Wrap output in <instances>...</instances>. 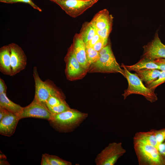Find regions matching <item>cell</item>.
Instances as JSON below:
<instances>
[{
	"instance_id": "d590c367",
	"label": "cell",
	"mask_w": 165,
	"mask_h": 165,
	"mask_svg": "<svg viewBox=\"0 0 165 165\" xmlns=\"http://www.w3.org/2000/svg\"><path fill=\"white\" fill-rule=\"evenodd\" d=\"M41 164V165H50L47 159L44 154L42 155Z\"/></svg>"
},
{
	"instance_id": "9c48e42d",
	"label": "cell",
	"mask_w": 165,
	"mask_h": 165,
	"mask_svg": "<svg viewBox=\"0 0 165 165\" xmlns=\"http://www.w3.org/2000/svg\"><path fill=\"white\" fill-rule=\"evenodd\" d=\"M11 50L12 76L24 70L27 65V58L22 48L15 43L9 44Z\"/></svg>"
},
{
	"instance_id": "52a82bcc",
	"label": "cell",
	"mask_w": 165,
	"mask_h": 165,
	"mask_svg": "<svg viewBox=\"0 0 165 165\" xmlns=\"http://www.w3.org/2000/svg\"><path fill=\"white\" fill-rule=\"evenodd\" d=\"M94 71L107 73H119L125 77L124 69H122L116 61L112 51L100 56L93 64Z\"/></svg>"
},
{
	"instance_id": "5bb4252c",
	"label": "cell",
	"mask_w": 165,
	"mask_h": 165,
	"mask_svg": "<svg viewBox=\"0 0 165 165\" xmlns=\"http://www.w3.org/2000/svg\"><path fill=\"white\" fill-rule=\"evenodd\" d=\"M113 18L106 9L97 13L90 22L96 30H102L112 24Z\"/></svg>"
},
{
	"instance_id": "4fadbf2b",
	"label": "cell",
	"mask_w": 165,
	"mask_h": 165,
	"mask_svg": "<svg viewBox=\"0 0 165 165\" xmlns=\"http://www.w3.org/2000/svg\"><path fill=\"white\" fill-rule=\"evenodd\" d=\"M66 73L67 77L72 78L82 74L84 68L76 59L71 47L66 57Z\"/></svg>"
},
{
	"instance_id": "d4e9b609",
	"label": "cell",
	"mask_w": 165,
	"mask_h": 165,
	"mask_svg": "<svg viewBox=\"0 0 165 165\" xmlns=\"http://www.w3.org/2000/svg\"><path fill=\"white\" fill-rule=\"evenodd\" d=\"M64 101L63 97L57 96L50 97L45 103L47 107H53L60 104Z\"/></svg>"
},
{
	"instance_id": "8992f818",
	"label": "cell",
	"mask_w": 165,
	"mask_h": 165,
	"mask_svg": "<svg viewBox=\"0 0 165 165\" xmlns=\"http://www.w3.org/2000/svg\"><path fill=\"white\" fill-rule=\"evenodd\" d=\"M98 0H53L70 16L75 18L92 7Z\"/></svg>"
},
{
	"instance_id": "ffe728a7",
	"label": "cell",
	"mask_w": 165,
	"mask_h": 165,
	"mask_svg": "<svg viewBox=\"0 0 165 165\" xmlns=\"http://www.w3.org/2000/svg\"><path fill=\"white\" fill-rule=\"evenodd\" d=\"M96 33V30L91 23L87 22L83 24L79 34L86 44L93 38Z\"/></svg>"
},
{
	"instance_id": "cb8c5ba5",
	"label": "cell",
	"mask_w": 165,
	"mask_h": 165,
	"mask_svg": "<svg viewBox=\"0 0 165 165\" xmlns=\"http://www.w3.org/2000/svg\"><path fill=\"white\" fill-rule=\"evenodd\" d=\"M165 82V72L161 71L158 78L146 86L154 91L155 89L159 86Z\"/></svg>"
},
{
	"instance_id": "6da1fadb",
	"label": "cell",
	"mask_w": 165,
	"mask_h": 165,
	"mask_svg": "<svg viewBox=\"0 0 165 165\" xmlns=\"http://www.w3.org/2000/svg\"><path fill=\"white\" fill-rule=\"evenodd\" d=\"M88 114L70 108L59 114L52 115L48 121L57 131L62 133L72 132L88 117Z\"/></svg>"
},
{
	"instance_id": "30bf717a",
	"label": "cell",
	"mask_w": 165,
	"mask_h": 165,
	"mask_svg": "<svg viewBox=\"0 0 165 165\" xmlns=\"http://www.w3.org/2000/svg\"><path fill=\"white\" fill-rule=\"evenodd\" d=\"M143 58L155 60L165 58V45L156 34L152 41L144 47Z\"/></svg>"
},
{
	"instance_id": "7c38bea8",
	"label": "cell",
	"mask_w": 165,
	"mask_h": 165,
	"mask_svg": "<svg viewBox=\"0 0 165 165\" xmlns=\"http://www.w3.org/2000/svg\"><path fill=\"white\" fill-rule=\"evenodd\" d=\"M72 48L76 59L81 66L84 69L87 68L89 64L86 57V45L79 34L75 36Z\"/></svg>"
},
{
	"instance_id": "7a4b0ae2",
	"label": "cell",
	"mask_w": 165,
	"mask_h": 165,
	"mask_svg": "<svg viewBox=\"0 0 165 165\" xmlns=\"http://www.w3.org/2000/svg\"><path fill=\"white\" fill-rule=\"evenodd\" d=\"M121 67L124 68L125 77L126 78L128 84V88L122 94L124 100L129 95L134 94L143 96L151 103L157 101V97L154 91L145 86L136 73H131L123 64Z\"/></svg>"
},
{
	"instance_id": "4dcf8cb0",
	"label": "cell",
	"mask_w": 165,
	"mask_h": 165,
	"mask_svg": "<svg viewBox=\"0 0 165 165\" xmlns=\"http://www.w3.org/2000/svg\"><path fill=\"white\" fill-rule=\"evenodd\" d=\"M154 61L158 65L159 69L161 71L165 72V58L156 59Z\"/></svg>"
},
{
	"instance_id": "9a60e30c",
	"label": "cell",
	"mask_w": 165,
	"mask_h": 165,
	"mask_svg": "<svg viewBox=\"0 0 165 165\" xmlns=\"http://www.w3.org/2000/svg\"><path fill=\"white\" fill-rule=\"evenodd\" d=\"M0 71L4 75L12 76L11 50L9 44L0 48Z\"/></svg>"
},
{
	"instance_id": "8d00e7d4",
	"label": "cell",
	"mask_w": 165,
	"mask_h": 165,
	"mask_svg": "<svg viewBox=\"0 0 165 165\" xmlns=\"http://www.w3.org/2000/svg\"><path fill=\"white\" fill-rule=\"evenodd\" d=\"M50 0V1H52V0Z\"/></svg>"
},
{
	"instance_id": "f546056e",
	"label": "cell",
	"mask_w": 165,
	"mask_h": 165,
	"mask_svg": "<svg viewBox=\"0 0 165 165\" xmlns=\"http://www.w3.org/2000/svg\"><path fill=\"white\" fill-rule=\"evenodd\" d=\"M101 39V38L100 36L96 33L93 38L86 44V46L89 47H93Z\"/></svg>"
},
{
	"instance_id": "ba28073f",
	"label": "cell",
	"mask_w": 165,
	"mask_h": 165,
	"mask_svg": "<svg viewBox=\"0 0 165 165\" xmlns=\"http://www.w3.org/2000/svg\"><path fill=\"white\" fill-rule=\"evenodd\" d=\"M19 116L20 119L34 118L49 121L51 118L52 114L45 104L34 98L29 105L23 107L22 111Z\"/></svg>"
},
{
	"instance_id": "1f68e13d",
	"label": "cell",
	"mask_w": 165,
	"mask_h": 165,
	"mask_svg": "<svg viewBox=\"0 0 165 165\" xmlns=\"http://www.w3.org/2000/svg\"><path fill=\"white\" fill-rule=\"evenodd\" d=\"M157 148L160 154L165 160V140L159 144Z\"/></svg>"
},
{
	"instance_id": "484cf974",
	"label": "cell",
	"mask_w": 165,
	"mask_h": 165,
	"mask_svg": "<svg viewBox=\"0 0 165 165\" xmlns=\"http://www.w3.org/2000/svg\"><path fill=\"white\" fill-rule=\"evenodd\" d=\"M0 2L9 4H13L20 2L25 3L29 4L34 9L39 12H41L42 11V9L35 4L32 0H0Z\"/></svg>"
},
{
	"instance_id": "8fae6325",
	"label": "cell",
	"mask_w": 165,
	"mask_h": 165,
	"mask_svg": "<svg viewBox=\"0 0 165 165\" xmlns=\"http://www.w3.org/2000/svg\"><path fill=\"white\" fill-rule=\"evenodd\" d=\"M21 119L17 114L9 112L0 121V134L4 136L10 137L15 132L19 121Z\"/></svg>"
},
{
	"instance_id": "836d02e7",
	"label": "cell",
	"mask_w": 165,
	"mask_h": 165,
	"mask_svg": "<svg viewBox=\"0 0 165 165\" xmlns=\"http://www.w3.org/2000/svg\"><path fill=\"white\" fill-rule=\"evenodd\" d=\"M7 86L4 81L2 79L0 78V94L6 93Z\"/></svg>"
},
{
	"instance_id": "7402d4cb",
	"label": "cell",
	"mask_w": 165,
	"mask_h": 165,
	"mask_svg": "<svg viewBox=\"0 0 165 165\" xmlns=\"http://www.w3.org/2000/svg\"><path fill=\"white\" fill-rule=\"evenodd\" d=\"M86 51L89 64H93L99 59L100 56L99 52L95 50L92 47L86 46Z\"/></svg>"
},
{
	"instance_id": "e575fe53",
	"label": "cell",
	"mask_w": 165,
	"mask_h": 165,
	"mask_svg": "<svg viewBox=\"0 0 165 165\" xmlns=\"http://www.w3.org/2000/svg\"><path fill=\"white\" fill-rule=\"evenodd\" d=\"M9 112L4 108H0V121Z\"/></svg>"
},
{
	"instance_id": "4316f807",
	"label": "cell",
	"mask_w": 165,
	"mask_h": 165,
	"mask_svg": "<svg viewBox=\"0 0 165 165\" xmlns=\"http://www.w3.org/2000/svg\"><path fill=\"white\" fill-rule=\"evenodd\" d=\"M112 24L101 30H96V33L100 38L108 40V38L112 30Z\"/></svg>"
},
{
	"instance_id": "277c9868",
	"label": "cell",
	"mask_w": 165,
	"mask_h": 165,
	"mask_svg": "<svg viewBox=\"0 0 165 165\" xmlns=\"http://www.w3.org/2000/svg\"><path fill=\"white\" fill-rule=\"evenodd\" d=\"M126 152L121 142L110 143L96 156V165H114Z\"/></svg>"
},
{
	"instance_id": "2e32d148",
	"label": "cell",
	"mask_w": 165,
	"mask_h": 165,
	"mask_svg": "<svg viewBox=\"0 0 165 165\" xmlns=\"http://www.w3.org/2000/svg\"><path fill=\"white\" fill-rule=\"evenodd\" d=\"M133 141L151 145L157 147L158 143L156 133L153 129L147 132H140L135 133Z\"/></svg>"
},
{
	"instance_id": "d6a6232c",
	"label": "cell",
	"mask_w": 165,
	"mask_h": 165,
	"mask_svg": "<svg viewBox=\"0 0 165 165\" xmlns=\"http://www.w3.org/2000/svg\"><path fill=\"white\" fill-rule=\"evenodd\" d=\"M112 52L111 46L106 45L99 51L100 56Z\"/></svg>"
},
{
	"instance_id": "3957f363",
	"label": "cell",
	"mask_w": 165,
	"mask_h": 165,
	"mask_svg": "<svg viewBox=\"0 0 165 165\" xmlns=\"http://www.w3.org/2000/svg\"><path fill=\"white\" fill-rule=\"evenodd\" d=\"M134 148L139 165H165V160L157 147L133 142Z\"/></svg>"
},
{
	"instance_id": "f1b7e54d",
	"label": "cell",
	"mask_w": 165,
	"mask_h": 165,
	"mask_svg": "<svg viewBox=\"0 0 165 165\" xmlns=\"http://www.w3.org/2000/svg\"><path fill=\"white\" fill-rule=\"evenodd\" d=\"M108 40L101 39L92 47L95 50L99 51L103 47L106 46L108 43Z\"/></svg>"
},
{
	"instance_id": "83f0119b",
	"label": "cell",
	"mask_w": 165,
	"mask_h": 165,
	"mask_svg": "<svg viewBox=\"0 0 165 165\" xmlns=\"http://www.w3.org/2000/svg\"><path fill=\"white\" fill-rule=\"evenodd\" d=\"M153 129L156 133L158 145L165 140V127L158 130Z\"/></svg>"
},
{
	"instance_id": "e0dca14e",
	"label": "cell",
	"mask_w": 165,
	"mask_h": 165,
	"mask_svg": "<svg viewBox=\"0 0 165 165\" xmlns=\"http://www.w3.org/2000/svg\"><path fill=\"white\" fill-rule=\"evenodd\" d=\"M0 108L18 115L21 112L23 108L9 99L6 93L0 94Z\"/></svg>"
},
{
	"instance_id": "44dd1931",
	"label": "cell",
	"mask_w": 165,
	"mask_h": 165,
	"mask_svg": "<svg viewBox=\"0 0 165 165\" xmlns=\"http://www.w3.org/2000/svg\"><path fill=\"white\" fill-rule=\"evenodd\" d=\"M47 159L50 165H72V163L64 160L55 155L48 154H44Z\"/></svg>"
},
{
	"instance_id": "d6986e66",
	"label": "cell",
	"mask_w": 165,
	"mask_h": 165,
	"mask_svg": "<svg viewBox=\"0 0 165 165\" xmlns=\"http://www.w3.org/2000/svg\"><path fill=\"white\" fill-rule=\"evenodd\" d=\"M161 71L159 69H148L137 71L135 72L142 81L145 82L146 85L156 79Z\"/></svg>"
},
{
	"instance_id": "603a6c76",
	"label": "cell",
	"mask_w": 165,
	"mask_h": 165,
	"mask_svg": "<svg viewBox=\"0 0 165 165\" xmlns=\"http://www.w3.org/2000/svg\"><path fill=\"white\" fill-rule=\"evenodd\" d=\"M47 107L52 115L59 114L70 108L65 101L57 106Z\"/></svg>"
},
{
	"instance_id": "5b68a950",
	"label": "cell",
	"mask_w": 165,
	"mask_h": 165,
	"mask_svg": "<svg viewBox=\"0 0 165 165\" xmlns=\"http://www.w3.org/2000/svg\"><path fill=\"white\" fill-rule=\"evenodd\" d=\"M33 71L35 83L34 98L45 104L47 99L51 96H57L63 97L49 80L44 81L41 79L36 67L33 68Z\"/></svg>"
},
{
	"instance_id": "ac0fdd59",
	"label": "cell",
	"mask_w": 165,
	"mask_h": 165,
	"mask_svg": "<svg viewBox=\"0 0 165 165\" xmlns=\"http://www.w3.org/2000/svg\"><path fill=\"white\" fill-rule=\"evenodd\" d=\"M124 65L127 69L130 71L136 72L145 69H159V68L158 65L155 62L154 60L143 57L134 65Z\"/></svg>"
}]
</instances>
